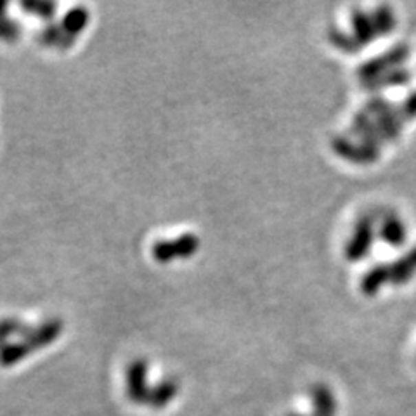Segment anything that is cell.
Returning <instances> with one entry per match:
<instances>
[{"mask_svg":"<svg viewBox=\"0 0 416 416\" xmlns=\"http://www.w3.org/2000/svg\"><path fill=\"white\" fill-rule=\"evenodd\" d=\"M73 39L75 36L68 35L65 30L61 28V25H49L47 28H44L40 32V40L47 45H56L59 49H68L73 44Z\"/></svg>","mask_w":416,"mask_h":416,"instance_id":"obj_5","label":"cell"},{"mask_svg":"<svg viewBox=\"0 0 416 416\" xmlns=\"http://www.w3.org/2000/svg\"><path fill=\"white\" fill-rule=\"evenodd\" d=\"M87 21H89L87 9L82 8V6H76V8H73L72 11L66 12L65 18H63V21H61V28L65 30L68 35L75 36V35H78L83 28H85Z\"/></svg>","mask_w":416,"mask_h":416,"instance_id":"obj_3","label":"cell"},{"mask_svg":"<svg viewBox=\"0 0 416 416\" xmlns=\"http://www.w3.org/2000/svg\"><path fill=\"white\" fill-rule=\"evenodd\" d=\"M61 331V319H49V321L40 322L36 326L26 325L25 331L21 333V340H25L32 347V351H35V349H44L49 344H52L56 338H59Z\"/></svg>","mask_w":416,"mask_h":416,"instance_id":"obj_1","label":"cell"},{"mask_svg":"<svg viewBox=\"0 0 416 416\" xmlns=\"http://www.w3.org/2000/svg\"><path fill=\"white\" fill-rule=\"evenodd\" d=\"M19 35H21V23L16 19H9L8 16L0 19V39L16 40Z\"/></svg>","mask_w":416,"mask_h":416,"instance_id":"obj_8","label":"cell"},{"mask_svg":"<svg viewBox=\"0 0 416 416\" xmlns=\"http://www.w3.org/2000/svg\"><path fill=\"white\" fill-rule=\"evenodd\" d=\"M21 8L25 9V11L32 12V14L35 16H40V18L44 19L52 18V14H54L56 11V4H52V2H33V0L23 2Z\"/></svg>","mask_w":416,"mask_h":416,"instance_id":"obj_7","label":"cell"},{"mask_svg":"<svg viewBox=\"0 0 416 416\" xmlns=\"http://www.w3.org/2000/svg\"><path fill=\"white\" fill-rule=\"evenodd\" d=\"M32 352V347L25 340L8 342V344L0 345V366L8 368V366L18 364L21 359H25Z\"/></svg>","mask_w":416,"mask_h":416,"instance_id":"obj_2","label":"cell"},{"mask_svg":"<svg viewBox=\"0 0 416 416\" xmlns=\"http://www.w3.org/2000/svg\"><path fill=\"white\" fill-rule=\"evenodd\" d=\"M26 325L21 321V319L16 318H6L0 321V345L8 344L9 337L12 335H19L21 337V333L25 331Z\"/></svg>","mask_w":416,"mask_h":416,"instance_id":"obj_6","label":"cell"},{"mask_svg":"<svg viewBox=\"0 0 416 416\" xmlns=\"http://www.w3.org/2000/svg\"><path fill=\"white\" fill-rule=\"evenodd\" d=\"M6 9H8V2H0V19L6 18Z\"/></svg>","mask_w":416,"mask_h":416,"instance_id":"obj_9","label":"cell"},{"mask_svg":"<svg viewBox=\"0 0 416 416\" xmlns=\"http://www.w3.org/2000/svg\"><path fill=\"white\" fill-rule=\"evenodd\" d=\"M146 369L142 362H135L129 371V395L134 401H144L146 399Z\"/></svg>","mask_w":416,"mask_h":416,"instance_id":"obj_4","label":"cell"}]
</instances>
